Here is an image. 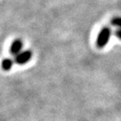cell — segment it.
<instances>
[{
	"label": "cell",
	"instance_id": "6da1fadb",
	"mask_svg": "<svg viewBox=\"0 0 121 121\" xmlns=\"http://www.w3.org/2000/svg\"><path fill=\"white\" fill-rule=\"evenodd\" d=\"M111 35H112V31H111L110 28L108 27H104L99 31L98 35L97 37L96 40V45L98 48H104L108 43L109 42Z\"/></svg>",
	"mask_w": 121,
	"mask_h": 121
},
{
	"label": "cell",
	"instance_id": "7a4b0ae2",
	"mask_svg": "<svg viewBox=\"0 0 121 121\" xmlns=\"http://www.w3.org/2000/svg\"><path fill=\"white\" fill-rule=\"evenodd\" d=\"M31 57H32V51H31L29 50H23L19 54L15 56L14 61H15L16 64L19 65H23L27 64L31 59Z\"/></svg>",
	"mask_w": 121,
	"mask_h": 121
},
{
	"label": "cell",
	"instance_id": "3957f363",
	"mask_svg": "<svg viewBox=\"0 0 121 121\" xmlns=\"http://www.w3.org/2000/svg\"><path fill=\"white\" fill-rule=\"evenodd\" d=\"M23 42L20 39H17L11 43L10 48H9V54L12 56H17L22 51Z\"/></svg>",
	"mask_w": 121,
	"mask_h": 121
},
{
	"label": "cell",
	"instance_id": "277c9868",
	"mask_svg": "<svg viewBox=\"0 0 121 121\" xmlns=\"http://www.w3.org/2000/svg\"><path fill=\"white\" fill-rule=\"evenodd\" d=\"M15 62L14 60H13L10 58H5L2 60V69L4 70V71H9L12 67L13 65V63Z\"/></svg>",
	"mask_w": 121,
	"mask_h": 121
},
{
	"label": "cell",
	"instance_id": "5b68a950",
	"mask_svg": "<svg viewBox=\"0 0 121 121\" xmlns=\"http://www.w3.org/2000/svg\"><path fill=\"white\" fill-rule=\"evenodd\" d=\"M111 24L113 26L118 27V28H121V17H116L111 20Z\"/></svg>",
	"mask_w": 121,
	"mask_h": 121
},
{
	"label": "cell",
	"instance_id": "8992f818",
	"mask_svg": "<svg viewBox=\"0 0 121 121\" xmlns=\"http://www.w3.org/2000/svg\"><path fill=\"white\" fill-rule=\"evenodd\" d=\"M115 35L117 36L120 40H121V28H118L117 30L115 31Z\"/></svg>",
	"mask_w": 121,
	"mask_h": 121
}]
</instances>
